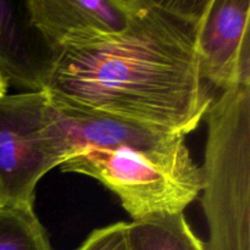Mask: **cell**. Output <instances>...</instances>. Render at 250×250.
Returning <instances> with one entry per match:
<instances>
[{
  "label": "cell",
  "mask_w": 250,
  "mask_h": 250,
  "mask_svg": "<svg viewBox=\"0 0 250 250\" xmlns=\"http://www.w3.org/2000/svg\"><path fill=\"white\" fill-rule=\"evenodd\" d=\"M7 87H9V84H7L6 81L4 80V77L0 75V99H1V98H4L5 95H6Z\"/></svg>",
  "instance_id": "cell-11"
},
{
  "label": "cell",
  "mask_w": 250,
  "mask_h": 250,
  "mask_svg": "<svg viewBox=\"0 0 250 250\" xmlns=\"http://www.w3.org/2000/svg\"><path fill=\"white\" fill-rule=\"evenodd\" d=\"M197 56L202 80L222 92L250 83V0H207Z\"/></svg>",
  "instance_id": "cell-5"
},
{
  "label": "cell",
  "mask_w": 250,
  "mask_h": 250,
  "mask_svg": "<svg viewBox=\"0 0 250 250\" xmlns=\"http://www.w3.org/2000/svg\"><path fill=\"white\" fill-rule=\"evenodd\" d=\"M60 55L34 26L27 0H0V75L7 84L44 92Z\"/></svg>",
  "instance_id": "cell-7"
},
{
  "label": "cell",
  "mask_w": 250,
  "mask_h": 250,
  "mask_svg": "<svg viewBox=\"0 0 250 250\" xmlns=\"http://www.w3.org/2000/svg\"><path fill=\"white\" fill-rule=\"evenodd\" d=\"M205 1L127 0L122 33L61 53L49 100L187 136L214 100L197 56Z\"/></svg>",
  "instance_id": "cell-1"
},
{
  "label": "cell",
  "mask_w": 250,
  "mask_h": 250,
  "mask_svg": "<svg viewBox=\"0 0 250 250\" xmlns=\"http://www.w3.org/2000/svg\"><path fill=\"white\" fill-rule=\"evenodd\" d=\"M67 159V144L46 92L0 99V204L33 205L39 181Z\"/></svg>",
  "instance_id": "cell-4"
},
{
  "label": "cell",
  "mask_w": 250,
  "mask_h": 250,
  "mask_svg": "<svg viewBox=\"0 0 250 250\" xmlns=\"http://www.w3.org/2000/svg\"><path fill=\"white\" fill-rule=\"evenodd\" d=\"M202 205L207 250H250V83L222 92L205 114Z\"/></svg>",
  "instance_id": "cell-3"
},
{
  "label": "cell",
  "mask_w": 250,
  "mask_h": 250,
  "mask_svg": "<svg viewBox=\"0 0 250 250\" xmlns=\"http://www.w3.org/2000/svg\"><path fill=\"white\" fill-rule=\"evenodd\" d=\"M31 19L59 53L95 45L128 26L127 0H27Z\"/></svg>",
  "instance_id": "cell-6"
},
{
  "label": "cell",
  "mask_w": 250,
  "mask_h": 250,
  "mask_svg": "<svg viewBox=\"0 0 250 250\" xmlns=\"http://www.w3.org/2000/svg\"><path fill=\"white\" fill-rule=\"evenodd\" d=\"M50 103L67 144L60 170L99 181L133 221L183 212L200 194L202 167L190 155L186 136Z\"/></svg>",
  "instance_id": "cell-2"
},
{
  "label": "cell",
  "mask_w": 250,
  "mask_h": 250,
  "mask_svg": "<svg viewBox=\"0 0 250 250\" xmlns=\"http://www.w3.org/2000/svg\"><path fill=\"white\" fill-rule=\"evenodd\" d=\"M0 250H51L33 205L0 204Z\"/></svg>",
  "instance_id": "cell-9"
},
{
  "label": "cell",
  "mask_w": 250,
  "mask_h": 250,
  "mask_svg": "<svg viewBox=\"0 0 250 250\" xmlns=\"http://www.w3.org/2000/svg\"><path fill=\"white\" fill-rule=\"evenodd\" d=\"M128 222H116L94 229L77 250H131Z\"/></svg>",
  "instance_id": "cell-10"
},
{
  "label": "cell",
  "mask_w": 250,
  "mask_h": 250,
  "mask_svg": "<svg viewBox=\"0 0 250 250\" xmlns=\"http://www.w3.org/2000/svg\"><path fill=\"white\" fill-rule=\"evenodd\" d=\"M127 232L131 250H207L183 212L128 222Z\"/></svg>",
  "instance_id": "cell-8"
}]
</instances>
